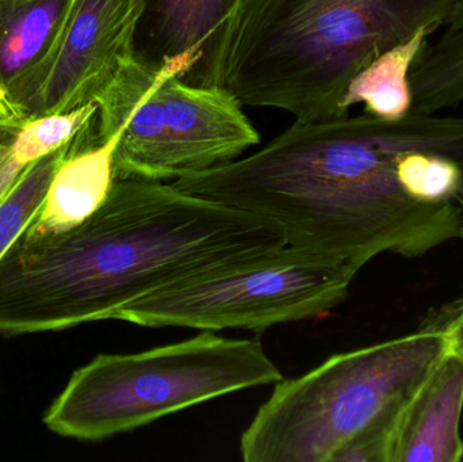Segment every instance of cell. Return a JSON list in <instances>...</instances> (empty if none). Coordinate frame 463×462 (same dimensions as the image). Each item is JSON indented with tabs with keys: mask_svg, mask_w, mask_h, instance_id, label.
Masks as SVG:
<instances>
[{
	"mask_svg": "<svg viewBox=\"0 0 463 462\" xmlns=\"http://www.w3.org/2000/svg\"><path fill=\"white\" fill-rule=\"evenodd\" d=\"M446 338H448L449 352L463 357V303L457 306L450 322L445 325Z\"/></svg>",
	"mask_w": 463,
	"mask_h": 462,
	"instance_id": "d6986e66",
	"label": "cell"
},
{
	"mask_svg": "<svg viewBox=\"0 0 463 462\" xmlns=\"http://www.w3.org/2000/svg\"><path fill=\"white\" fill-rule=\"evenodd\" d=\"M445 327L329 357L275 384L240 439L245 462H331L351 437L402 406L448 353Z\"/></svg>",
	"mask_w": 463,
	"mask_h": 462,
	"instance_id": "5b68a950",
	"label": "cell"
},
{
	"mask_svg": "<svg viewBox=\"0 0 463 462\" xmlns=\"http://www.w3.org/2000/svg\"><path fill=\"white\" fill-rule=\"evenodd\" d=\"M97 124V122H95ZM95 124L79 133L72 141L48 156L27 165L0 203V258L37 216L54 174L65 159L78 149L97 143Z\"/></svg>",
	"mask_w": 463,
	"mask_h": 462,
	"instance_id": "9a60e30c",
	"label": "cell"
},
{
	"mask_svg": "<svg viewBox=\"0 0 463 462\" xmlns=\"http://www.w3.org/2000/svg\"><path fill=\"white\" fill-rule=\"evenodd\" d=\"M457 0H244L222 72L242 106L286 111L299 122L348 117V84L377 57L427 27Z\"/></svg>",
	"mask_w": 463,
	"mask_h": 462,
	"instance_id": "3957f363",
	"label": "cell"
},
{
	"mask_svg": "<svg viewBox=\"0 0 463 462\" xmlns=\"http://www.w3.org/2000/svg\"><path fill=\"white\" fill-rule=\"evenodd\" d=\"M402 406L392 407L351 437L331 462H391L392 444Z\"/></svg>",
	"mask_w": 463,
	"mask_h": 462,
	"instance_id": "e0dca14e",
	"label": "cell"
},
{
	"mask_svg": "<svg viewBox=\"0 0 463 462\" xmlns=\"http://www.w3.org/2000/svg\"><path fill=\"white\" fill-rule=\"evenodd\" d=\"M75 0H0V119L11 90L51 53Z\"/></svg>",
	"mask_w": 463,
	"mask_h": 462,
	"instance_id": "7c38bea8",
	"label": "cell"
},
{
	"mask_svg": "<svg viewBox=\"0 0 463 462\" xmlns=\"http://www.w3.org/2000/svg\"><path fill=\"white\" fill-rule=\"evenodd\" d=\"M118 133L71 154L52 179L37 216L27 225L33 235L64 232L89 219L105 203L114 184L113 156Z\"/></svg>",
	"mask_w": 463,
	"mask_h": 462,
	"instance_id": "8fae6325",
	"label": "cell"
},
{
	"mask_svg": "<svg viewBox=\"0 0 463 462\" xmlns=\"http://www.w3.org/2000/svg\"><path fill=\"white\" fill-rule=\"evenodd\" d=\"M463 357L449 352L400 412L391 462L463 460Z\"/></svg>",
	"mask_w": 463,
	"mask_h": 462,
	"instance_id": "30bf717a",
	"label": "cell"
},
{
	"mask_svg": "<svg viewBox=\"0 0 463 462\" xmlns=\"http://www.w3.org/2000/svg\"><path fill=\"white\" fill-rule=\"evenodd\" d=\"M432 32L427 27L402 45L370 62L348 84L340 108L348 114L353 106L364 103V113L383 119H399L412 111L410 73L413 62Z\"/></svg>",
	"mask_w": 463,
	"mask_h": 462,
	"instance_id": "5bb4252c",
	"label": "cell"
},
{
	"mask_svg": "<svg viewBox=\"0 0 463 462\" xmlns=\"http://www.w3.org/2000/svg\"><path fill=\"white\" fill-rule=\"evenodd\" d=\"M286 246L269 220L146 179H114L71 230H26L0 258V335L62 330L176 282Z\"/></svg>",
	"mask_w": 463,
	"mask_h": 462,
	"instance_id": "7a4b0ae2",
	"label": "cell"
},
{
	"mask_svg": "<svg viewBox=\"0 0 463 462\" xmlns=\"http://www.w3.org/2000/svg\"><path fill=\"white\" fill-rule=\"evenodd\" d=\"M143 0H75L49 56L7 98L8 118L26 122L97 102L133 57Z\"/></svg>",
	"mask_w": 463,
	"mask_h": 462,
	"instance_id": "ba28073f",
	"label": "cell"
},
{
	"mask_svg": "<svg viewBox=\"0 0 463 462\" xmlns=\"http://www.w3.org/2000/svg\"><path fill=\"white\" fill-rule=\"evenodd\" d=\"M98 111V102H90L67 113L48 114L24 122L11 148V159L24 168L53 154L95 124Z\"/></svg>",
	"mask_w": 463,
	"mask_h": 462,
	"instance_id": "2e32d148",
	"label": "cell"
},
{
	"mask_svg": "<svg viewBox=\"0 0 463 462\" xmlns=\"http://www.w3.org/2000/svg\"><path fill=\"white\" fill-rule=\"evenodd\" d=\"M22 125L24 122L21 121H5L0 125V194L7 193L19 174L26 168L19 167L11 159V148Z\"/></svg>",
	"mask_w": 463,
	"mask_h": 462,
	"instance_id": "ac0fdd59",
	"label": "cell"
},
{
	"mask_svg": "<svg viewBox=\"0 0 463 462\" xmlns=\"http://www.w3.org/2000/svg\"><path fill=\"white\" fill-rule=\"evenodd\" d=\"M437 32L410 73L412 110L420 113L437 114L463 102V0H457Z\"/></svg>",
	"mask_w": 463,
	"mask_h": 462,
	"instance_id": "4fadbf2b",
	"label": "cell"
},
{
	"mask_svg": "<svg viewBox=\"0 0 463 462\" xmlns=\"http://www.w3.org/2000/svg\"><path fill=\"white\" fill-rule=\"evenodd\" d=\"M194 59L125 62L97 100L99 143L118 133L114 178L176 181L239 159L260 136L224 87L184 81Z\"/></svg>",
	"mask_w": 463,
	"mask_h": 462,
	"instance_id": "8992f818",
	"label": "cell"
},
{
	"mask_svg": "<svg viewBox=\"0 0 463 462\" xmlns=\"http://www.w3.org/2000/svg\"><path fill=\"white\" fill-rule=\"evenodd\" d=\"M173 184L358 271L385 252L420 258L463 239V117L296 121L250 156Z\"/></svg>",
	"mask_w": 463,
	"mask_h": 462,
	"instance_id": "6da1fadb",
	"label": "cell"
},
{
	"mask_svg": "<svg viewBox=\"0 0 463 462\" xmlns=\"http://www.w3.org/2000/svg\"><path fill=\"white\" fill-rule=\"evenodd\" d=\"M282 379L258 339L203 331L136 354L98 355L72 374L43 423L59 436L100 441Z\"/></svg>",
	"mask_w": 463,
	"mask_h": 462,
	"instance_id": "277c9868",
	"label": "cell"
},
{
	"mask_svg": "<svg viewBox=\"0 0 463 462\" xmlns=\"http://www.w3.org/2000/svg\"><path fill=\"white\" fill-rule=\"evenodd\" d=\"M5 121H3V119H0V125L5 124Z\"/></svg>",
	"mask_w": 463,
	"mask_h": 462,
	"instance_id": "ffe728a7",
	"label": "cell"
},
{
	"mask_svg": "<svg viewBox=\"0 0 463 462\" xmlns=\"http://www.w3.org/2000/svg\"><path fill=\"white\" fill-rule=\"evenodd\" d=\"M244 0H143L133 57L159 68L168 60L194 59L184 81L222 87V64L237 14Z\"/></svg>",
	"mask_w": 463,
	"mask_h": 462,
	"instance_id": "9c48e42d",
	"label": "cell"
},
{
	"mask_svg": "<svg viewBox=\"0 0 463 462\" xmlns=\"http://www.w3.org/2000/svg\"><path fill=\"white\" fill-rule=\"evenodd\" d=\"M356 273L348 263L286 244L157 290L119 309L113 320L151 328L260 333L329 314L347 297Z\"/></svg>",
	"mask_w": 463,
	"mask_h": 462,
	"instance_id": "52a82bcc",
	"label": "cell"
}]
</instances>
